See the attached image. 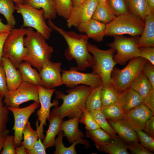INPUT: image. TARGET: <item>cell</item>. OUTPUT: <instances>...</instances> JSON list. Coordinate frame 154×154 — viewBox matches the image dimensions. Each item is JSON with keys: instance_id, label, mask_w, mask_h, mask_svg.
<instances>
[{"instance_id": "obj_53", "label": "cell", "mask_w": 154, "mask_h": 154, "mask_svg": "<svg viewBox=\"0 0 154 154\" xmlns=\"http://www.w3.org/2000/svg\"><path fill=\"white\" fill-rule=\"evenodd\" d=\"M13 28L7 24L3 23L0 19V34L6 31H11Z\"/></svg>"}, {"instance_id": "obj_29", "label": "cell", "mask_w": 154, "mask_h": 154, "mask_svg": "<svg viewBox=\"0 0 154 154\" xmlns=\"http://www.w3.org/2000/svg\"><path fill=\"white\" fill-rule=\"evenodd\" d=\"M106 2L98 3L92 18L106 25L116 17Z\"/></svg>"}, {"instance_id": "obj_39", "label": "cell", "mask_w": 154, "mask_h": 154, "mask_svg": "<svg viewBox=\"0 0 154 154\" xmlns=\"http://www.w3.org/2000/svg\"><path fill=\"white\" fill-rule=\"evenodd\" d=\"M106 2L116 16L130 12L126 0H107Z\"/></svg>"}, {"instance_id": "obj_16", "label": "cell", "mask_w": 154, "mask_h": 154, "mask_svg": "<svg viewBox=\"0 0 154 154\" xmlns=\"http://www.w3.org/2000/svg\"><path fill=\"white\" fill-rule=\"evenodd\" d=\"M61 64L60 62L51 61L43 66L39 71L42 87L53 89L63 84L61 74Z\"/></svg>"}, {"instance_id": "obj_12", "label": "cell", "mask_w": 154, "mask_h": 154, "mask_svg": "<svg viewBox=\"0 0 154 154\" xmlns=\"http://www.w3.org/2000/svg\"><path fill=\"white\" fill-rule=\"evenodd\" d=\"M62 78L63 84L71 88L78 84H83L94 88L102 84L100 76L92 73L80 72L76 67H71L69 70H62Z\"/></svg>"}, {"instance_id": "obj_26", "label": "cell", "mask_w": 154, "mask_h": 154, "mask_svg": "<svg viewBox=\"0 0 154 154\" xmlns=\"http://www.w3.org/2000/svg\"><path fill=\"white\" fill-rule=\"evenodd\" d=\"M58 135L54 146L55 147V150L54 153V154H76L77 153L75 149V147L77 144H81L84 145L86 148H89L90 146V143L87 140L82 139L81 140L73 142L71 145L66 147L63 143L64 136L62 131L60 130Z\"/></svg>"}, {"instance_id": "obj_27", "label": "cell", "mask_w": 154, "mask_h": 154, "mask_svg": "<svg viewBox=\"0 0 154 154\" xmlns=\"http://www.w3.org/2000/svg\"><path fill=\"white\" fill-rule=\"evenodd\" d=\"M100 151L110 154H129L126 144L117 135L110 143L97 148Z\"/></svg>"}, {"instance_id": "obj_50", "label": "cell", "mask_w": 154, "mask_h": 154, "mask_svg": "<svg viewBox=\"0 0 154 154\" xmlns=\"http://www.w3.org/2000/svg\"><path fill=\"white\" fill-rule=\"evenodd\" d=\"M145 132L154 138V117H151L146 122L143 130Z\"/></svg>"}, {"instance_id": "obj_21", "label": "cell", "mask_w": 154, "mask_h": 154, "mask_svg": "<svg viewBox=\"0 0 154 154\" xmlns=\"http://www.w3.org/2000/svg\"><path fill=\"white\" fill-rule=\"evenodd\" d=\"M63 118L57 115L50 114L48 120L49 122L48 129L42 143L45 149L54 146L55 137L60 130V125Z\"/></svg>"}, {"instance_id": "obj_6", "label": "cell", "mask_w": 154, "mask_h": 154, "mask_svg": "<svg viewBox=\"0 0 154 154\" xmlns=\"http://www.w3.org/2000/svg\"><path fill=\"white\" fill-rule=\"evenodd\" d=\"M147 61L139 57L129 60L123 69L114 67L111 75V85L118 94L130 88L132 81L143 70Z\"/></svg>"}, {"instance_id": "obj_41", "label": "cell", "mask_w": 154, "mask_h": 154, "mask_svg": "<svg viewBox=\"0 0 154 154\" xmlns=\"http://www.w3.org/2000/svg\"><path fill=\"white\" fill-rule=\"evenodd\" d=\"M3 99L0 97V131L7 129V124L9 120L8 115L10 110L8 106L4 105Z\"/></svg>"}, {"instance_id": "obj_2", "label": "cell", "mask_w": 154, "mask_h": 154, "mask_svg": "<svg viewBox=\"0 0 154 154\" xmlns=\"http://www.w3.org/2000/svg\"><path fill=\"white\" fill-rule=\"evenodd\" d=\"M94 88L84 85L76 86L67 90L66 95L56 90V98L62 100L63 102L60 106L54 107L50 114L58 115L63 118L66 117L80 118L86 108L87 98Z\"/></svg>"}, {"instance_id": "obj_22", "label": "cell", "mask_w": 154, "mask_h": 154, "mask_svg": "<svg viewBox=\"0 0 154 154\" xmlns=\"http://www.w3.org/2000/svg\"><path fill=\"white\" fill-rule=\"evenodd\" d=\"M107 121L123 140L128 143L139 141L137 132L121 120L108 119Z\"/></svg>"}, {"instance_id": "obj_56", "label": "cell", "mask_w": 154, "mask_h": 154, "mask_svg": "<svg viewBox=\"0 0 154 154\" xmlns=\"http://www.w3.org/2000/svg\"><path fill=\"white\" fill-rule=\"evenodd\" d=\"M85 0H72L73 6H77L84 1Z\"/></svg>"}, {"instance_id": "obj_54", "label": "cell", "mask_w": 154, "mask_h": 154, "mask_svg": "<svg viewBox=\"0 0 154 154\" xmlns=\"http://www.w3.org/2000/svg\"><path fill=\"white\" fill-rule=\"evenodd\" d=\"M15 152L16 154H27L25 147L21 145L15 147Z\"/></svg>"}, {"instance_id": "obj_4", "label": "cell", "mask_w": 154, "mask_h": 154, "mask_svg": "<svg viewBox=\"0 0 154 154\" xmlns=\"http://www.w3.org/2000/svg\"><path fill=\"white\" fill-rule=\"evenodd\" d=\"M87 48L94 58V62L91 66L92 73L100 76L103 86H110L112 83V72L117 64L114 59L115 50L110 48L108 50H102L96 45L89 42Z\"/></svg>"}, {"instance_id": "obj_10", "label": "cell", "mask_w": 154, "mask_h": 154, "mask_svg": "<svg viewBox=\"0 0 154 154\" xmlns=\"http://www.w3.org/2000/svg\"><path fill=\"white\" fill-rule=\"evenodd\" d=\"M37 86L40 107L37 110L36 114L38 117L36 125V129L39 133V138L42 140L44 137V126L46 125V121L50 114V108L52 106H58L59 102L55 100L52 102H51L52 95L56 89H48L41 86Z\"/></svg>"}, {"instance_id": "obj_42", "label": "cell", "mask_w": 154, "mask_h": 154, "mask_svg": "<svg viewBox=\"0 0 154 154\" xmlns=\"http://www.w3.org/2000/svg\"><path fill=\"white\" fill-rule=\"evenodd\" d=\"M139 141L146 148L152 152L154 151V139L142 130L137 132Z\"/></svg>"}, {"instance_id": "obj_7", "label": "cell", "mask_w": 154, "mask_h": 154, "mask_svg": "<svg viewBox=\"0 0 154 154\" xmlns=\"http://www.w3.org/2000/svg\"><path fill=\"white\" fill-rule=\"evenodd\" d=\"M27 29L22 27L13 28L4 44L2 57L9 58L17 69L21 63L24 61L27 52V49L24 45V37Z\"/></svg>"}, {"instance_id": "obj_8", "label": "cell", "mask_w": 154, "mask_h": 154, "mask_svg": "<svg viewBox=\"0 0 154 154\" xmlns=\"http://www.w3.org/2000/svg\"><path fill=\"white\" fill-rule=\"evenodd\" d=\"M15 5L17 12L23 18L22 27L34 29L46 40L48 39L53 30L45 22L43 10L36 9L25 3H16Z\"/></svg>"}, {"instance_id": "obj_13", "label": "cell", "mask_w": 154, "mask_h": 154, "mask_svg": "<svg viewBox=\"0 0 154 154\" xmlns=\"http://www.w3.org/2000/svg\"><path fill=\"white\" fill-rule=\"evenodd\" d=\"M39 103L34 102L29 106L22 108L8 106L14 117V123L13 129L14 131V142L16 146L21 145L23 130L30 116L40 106Z\"/></svg>"}, {"instance_id": "obj_52", "label": "cell", "mask_w": 154, "mask_h": 154, "mask_svg": "<svg viewBox=\"0 0 154 154\" xmlns=\"http://www.w3.org/2000/svg\"><path fill=\"white\" fill-rule=\"evenodd\" d=\"M9 132L10 131L7 129L0 131V154L3 149L5 139Z\"/></svg>"}, {"instance_id": "obj_18", "label": "cell", "mask_w": 154, "mask_h": 154, "mask_svg": "<svg viewBox=\"0 0 154 154\" xmlns=\"http://www.w3.org/2000/svg\"><path fill=\"white\" fill-rule=\"evenodd\" d=\"M2 63L5 73L9 91L17 89L23 82L21 74L17 70L9 59L2 57Z\"/></svg>"}, {"instance_id": "obj_20", "label": "cell", "mask_w": 154, "mask_h": 154, "mask_svg": "<svg viewBox=\"0 0 154 154\" xmlns=\"http://www.w3.org/2000/svg\"><path fill=\"white\" fill-rule=\"evenodd\" d=\"M143 101L141 96L130 88L118 94V102L125 114L142 104Z\"/></svg>"}, {"instance_id": "obj_36", "label": "cell", "mask_w": 154, "mask_h": 154, "mask_svg": "<svg viewBox=\"0 0 154 154\" xmlns=\"http://www.w3.org/2000/svg\"><path fill=\"white\" fill-rule=\"evenodd\" d=\"M118 93L111 85L107 87L103 86L101 91L102 106H105L118 102Z\"/></svg>"}, {"instance_id": "obj_38", "label": "cell", "mask_w": 154, "mask_h": 154, "mask_svg": "<svg viewBox=\"0 0 154 154\" xmlns=\"http://www.w3.org/2000/svg\"><path fill=\"white\" fill-rule=\"evenodd\" d=\"M57 14L67 20L73 7L72 0H53Z\"/></svg>"}, {"instance_id": "obj_25", "label": "cell", "mask_w": 154, "mask_h": 154, "mask_svg": "<svg viewBox=\"0 0 154 154\" xmlns=\"http://www.w3.org/2000/svg\"><path fill=\"white\" fill-rule=\"evenodd\" d=\"M31 66L29 63L25 61L22 62L20 64L18 69L21 74L23 82L37 86H42V81L39 73Z\"/></svg>"}, {"instance_id": "obj_5", "label": "cell", "mask_w": 154, "mask_h": 154, "mask_svg": "<svg viewBox=\"0 0 154 154\" xmlns=\"http://www.w3.org/2000/svg\"><path fill=\"white\" fill-rule=\"evenodd\" d=\"M145 23L131 12L116 16L106 25L105 35L114 36L125 34L137 37L141 34Z\"/></svg>"}, {"instance_id": "obj_55", "label": "cell", "mask_w": 154, "mask_h": 154, "mask_svg": "<svg viewBox=\"0 0 154 154\" xmlns=\"http://www.w3.org/2000/svg\"><path fill=\"white\" fill-rule=\"evenodd\" d=\"M150 13L154 11V0H147Z\"/></svg>"}, {"instance_id": "obj_48", "label": "cell", "mask_w": 154, "mask_h": 154, "mask_svg": "<svg viewBox=\"0 0 154 154\" xmlns=\"http://www.w3.org/2000/svg\"><path fill=\"white\" fill-rule=\"evenodd\" d=\"M28 154H46V152L45 147L41 141V139L39 138L36 141L32 149L28 150L26 149Z\"/></svg>"}, {"instance_id": "obj_3", "label": "cell", "mask_w": 154, "mask_h": 154, "mask_svg": "<svg viewBox=\"0 0 154 154\" xmlns=\"http://www.w3.org/2000/svg\"><path fill=\"white\" fill-rule=\"evenodd\" d=\"M26 35L24 45L27 49V52L24 61L39 71L44 66L52 61L53 47L46 42V39L41 34L31 27H28Z\"/></svg>"}, {"instance_id": "obj_19", "label": "cell", "mask_w": 154, "mask_h": 154, "mask_svg": "<svg viewBox=\"0 0 154 154\" xmlns=\"http://www.w3.org/2000/svg\"><path fill=\"white\" fill-rule=\"evenodd\" d=\"M79 118H70L66 120H62L61 123L60 130L68 142L71 143L74 141L82 140L84 134L78 128Z\"/></svg>"}, {"instance_id": "obj_23", "label": "cell", "mask_w": 154, "mask_h": 154, "mask_svg": "<svg viewBox=\"0 0 154 154\" xmlns=\"http://www.w3.org/2000/svg\"><path fill=\"white\" fill-rule=\"evenodd\" d=\"M145 22L143 31L138 40L137 46L139 48L154 47V11L147 15Z\"/></svg>"}, {"instance_id": "obj_45", "label": "cell", "mask_w": 154, "mask_h": 154, "mask_svg": "<svg viewBox=\"0 0 154 154\" xmlns=\"http://www.w3.org/2000/svg\"><path fill=\"white\" fill-rule=\"evenodd\" d=\"M140 57L154 65V47H143L139 48Z\"/></svg>"}, {"instance_id": "obj_35", "label": "cell", "mask_w": 154, "mask_h": 154, "mask_svg": "<svg viewBox=\"0 0 154 154\" xmlns=\"http://www.w3.org/2000/svg\"><path fill=\"white\" fill-rule=\"evenodd\" d=\"M100 110L107 120H121L125 114L118 102L102 106Z\"/></svg>"}, {"instance_id": "obj_47", "label": "cell", "mask_w": 154, "mask_h": 154, "mask_svg": "<svg viewBox=\"0 0 154 154\" xmlns=\"http://www.w3.org/2000/svg\"><path fill=\"white\" fill-rule=\"evenodd\" d=\"M143 72L154 89V65L147 61L144 65Z\"/></svg>"}, {"instance_id": "obj_14", "label": "cell", "mask_w": 154, "mask_h": 154, "mask_svg": "<svg viewBox=\"0 0 154 154\" xmlns=\"http://www.w3.org/2000/svg\"><path fill=\"white\" fill-rule=\"evenodd\" d=\"M98 3L96 0H85L80 4L73 6L67 20L68 27H77L91 19Z\"/></svg>"}, {"instance_id": "obj_49", "label": "cell", "mask_w": 154, "mask_h": 154, "mask_svg": "<svg viewBox=\"0 0 154 154\" xmlns=\"http://www.w3.org/2000/svg\"><path fill=\"white\" fill-rule=\"evenodd\" d=\"M142 104L154 113V89L143 99Z\"/></svg>"}, {"instance_id": "obj_46", "label": "cell", "mask_w": 154, "mask_h": 154, "mask_svg": "<svg viewBox=\"0 0 154 154\" xmlns=\"http://www.w3.org/2000/svg\"><path fill=\"white\" fill-rule=\"evenodd\" d=\"M8 91L4 69L2 64H0V97L3 98Z\"/></svg>"}, {"instance_id": "obj_58", "label": "cell", "mask_w": 154, "mask_h": 154, "mask_svg": "<svg viewBox=\"0 0 154 154\" xmlns=\"http://www.w3.org/2000/svg\"><path fill=\"white\" fill-rule=\"evenodd\" d=\"M98 3H104L106 2L107 0H96Z\"/></svg>"}, {"instance_id": "obj_17", "label": "cell", "mask_w": 154, "mask_h": 154, "mask_svg": "<svg viewBox=\"0 0 154 154\" xmlns=\"http://www.w3.org/2000/svg\"><path fill=\"white\" fill-rule=\"evenodd\" d=\"M76 28L80 33H85L89 38L98 42L102 41L105 36L106 25L92 18Z\"/></svg>"}, {"instance_id": "obj_51", "label": "cell", "mask_w": 154, "mask_h": 154, "mask_svg": "<svg viewBox=\"0 0 154 154\" xmlns=\"http://www.w3.org/2000/svg\"><path fill=\"white\" fill-rule=\"evenodd\" d=\"M10 31H6L0 34V64L2 63L3 51L4 44L6 39Z\"/></svg>"}, {"instance_id": "obj_30", "label": "cell", "mask_w": 154, "mask_h": 154, "mask_svg": "<svg viewBox=\"0 0 154 154\" xmlns=\"http://www.w3.org/2000/svg\"><path fill=\"white\" fill-rule=\"evenodd\" d=\"M86 137L94 142L96 148L110 143L114 138L100 128L92 130H86Z\"/></svg>"}, {"instance_id": "obj_1", "label": "cell", "mask_w": 154, "mask_h": 154, "mask_svg": "<svg viewBox=\"0 0 154 154\" xmlns=\"http://www.w3.org/2000/svg\"><path fill=\"white\" fill-rule=\"evenodd\" d=\"M47 24L52 30L58 32L65 39L68 46L65 51V57L68 61L75 60L78 70L84 71L92 66L94 58L88 49L89 38L87 35L78 34L73 31H66L56 25L50 19L48 20Z\"/></svg>"}, {"instance_id": "obj_40", "label": "cell", "mask_w": 154, "mask_h": 154, "mask_svg": "<svg viewBox=\"0 0 154 154\" xmlns=\"http://www.w3.org/2000/svg\"><path fill=\"white\" fill-rule=\"evenodd\" d=\"M79 122L85 125L86 130H92L100 128L90 112L86 108L83 110Z\"/></svg>"}, {"instance_id": "obj_15", "label": "cell", "mask_w": 154, "mask_h": 154, "mask_svg": "<svg viewBox=\"0 0 154 154\" xmlns=\"http://www.w3.org/2000/svg\"><path fill=\"white\" fill-rule=\"evenodd\" d=\"M154 114L141 104L125 113L120 120L137 132L143 130L146 122Z\"/></svg>"}, {"instance_id": "obj_9", "label": "cell", "mask_w": 154, "mask_h": 154, "mask_svg": "<svg viewBox=\"0 0 154 154\" xmlns=\"http://www.w3.org/2000/svg\"><path fill=\"white\" fill-rule=\"evenodd\" d=\"M113 41L107 45L116 52L114 59L116 63L124 65L130 59L140 57L137 46L138 36L127 37L122 35L115 36Z\"/></svg>"}, {"instance_id": "obj_32", "label": "cell", "mask_w": 154, "mask_h": 154, "mask_svg": "<svg viewBox=\"0 0 154 154\" xmlns=\"http://www.w3.org/2000/svg\"><path fill=\"white\" fill-rule=\"evenodd\" d=\"M103 85L94 87L88 95L85 103V107L89 112L100 110L102 107L101 91Z\"/></svg>"}, {"instance_id": "obj_34", "label": "cell", "mask_w": 154, "mask_h": 154, "mask_svg": "<svg viewBox=\"0 0 154 154\" xmlns=\"http://www.w3.org/2000/svg\"><path fill=\"white\" fill-rule=\"evenodd\" d=\"M12 0H0V13L6 19L7 24L14 28L16 21L13 13L16 10V7Z\"/></svg>"}, {"instance_id": "obj_31", "label": "cell", "mask_w": 154, "mask_h": 154, "mask_svg": "<svg viewBox=\"0 0 154 154\" xmlns=\"http://www.w3.org/2000/svg\"><path fill=\"white\" fill-rule=\"evenodd\" d=\"M130 12L145 21L147 15L150 13L147 0H126Z\"/></svg>"}, {"instance_id": "obj_11", "label": "cell", "mask_w": 154, "mask_h": 154, "mask_svg": "<svg viewBox=\"0 0 154 154\" xmlns=\"http://www.w3.org/2000/svg\"><path fill=\"white\" fill-rule=\"evenodd\" d=\"M30 101L39 103L37 86L23 82L16 89L9 91L3 102L8 106L19 108L21 104Z\"/></svg>"}, {"instance_id": "obj_43", "label": "cell", "mask_w": 154, "mask_h": 154, "mask_svg": "<svg viewBox=\"0 0 154 154\" xmlns=\"http://www.w3.org/2000/svg\"><path fill=\"white\" fill-rule=\"evenodd\" d=\"M14 136L8 135L6 137L1 154H16Z\"/></svg>"}, {"instance_id": "obj_57", "label": "cell", "mask_w": 154, "mask_h": 154, "mask_svg": "<svg viewBox=\"0 0 154 154\" xmlns=\"http://www.w3.org/2000/svg\"><path fill=\"white\" fill-rule=\"evenodd\" d=\"M15 3H24V0H12Z\"/></svg>"}, {"instance_id": "obj_28", "label": "cell", "mask_w": 154, "mask_h": 154, "mask_svg": "<svg viewBox=\"0 0 154 154\" xmlns=\"http://www.w3.org/2000/svg\"><path fill=\"white\" fill-rule=\"evenodd\" d=\"M130 88L139 94L143 99L153 89L143 70L133 80Z\"/></svg>"}, {"instance_id": "obj_37", "label": "cell", "mask_w": 154, "mask_h": 154, "mask_svg": "<svg viewBox=\"0 0 154 154\" xmlns=\"http://www.w3.org/2000/svg\"><path fill=\"white\" fill-rule=\"evenodd\" d=\"M90 113L100 128L110 135L114 138L117 136L100 110L93 111L90 112Z\"/></svg>"}, {"instance_id": "obj_33", "label": "cell", "mask_w": 154, "mask_h": 154, "mask_svg": "<svg viewBox=\"0 0 154 154\" xmlns=\"http://www.w3.org/2000/svg\"><path fill=\"white\" fill-rule=\"evenodd\" d=\"M23 140L22 141L21 145L28 150L31 149L39 138L38 131L33 129L28 121L23 130Z\"/></svg>"}, {"instance_id": "obj_44", "label": "cell", "mask_w": 154, "mask_h": 154, "mask_svg": "<svg viewBox=\"0 0 154 154\" xmlns=\"http://www.w3.org/2000/svg\"><path fill=\"white\" fill-rule=\"evenodd\" d=\"M127 149L133 154H153L139 142H132L127 144Z\"/></svg>"}, {"instance_id": "obj_24", "label": "cell", "mask_w": 154, "mask_h": 154, "mask_svg": "<svg viewBox=\"0 0 154 154\" xmlns=\"http://www.w3.org/2000/svg\"><path fill=\"white\" fill-rule=\"evenodd\" d=\"M24 3L36 9H43L45 20H52L56 17L57 13L53 0H24Z\"/></svg>"}]
</instances>
